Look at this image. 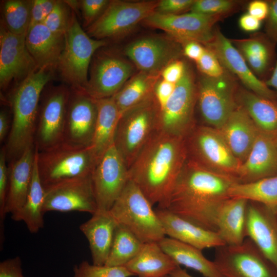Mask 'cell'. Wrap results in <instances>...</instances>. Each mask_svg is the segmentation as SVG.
I'll list each match as a JSON object with an SVG mask.
<instances>
[{"instance_id": "7dc6e473", "label": "cell", "mask_w": 277, "mask_h": 277, "mask_svg": "<svg viewBox=\"0 0 277 277\" xmlns=\"http://www.w3.org/2000/svg\"><path fill=\"white\" fill-rule=\"evenodd\" d=\"M269 12L265 25V33L277 45V0L267 1Z\"/></svg>"}, {"instance_id": "f546056e", "label": "cell", "mask_w": 277, "mask_h": 277, "mask_svg": "<svg viewBox=\"0 0 277 277\" xmlns=\"http://www.w3.org/2000/svg\"><path fill=\"white\" fill-rule=\"evenodd\" d=\"M248 201L242 198L229 197L219 207L215 219L216 232L225 244L239 245L246 238Z\"/></svg>"}, {"instance_id": "5b68a950", "label": "cell", "mask_w": 277, "mask_h": 277, "mask_svg": "<svg viewBox=\"0 0 277 277\" xmlns=\"http://www.w3.org/2000/svg\"><path fill=\"white\" fill-rule=\"evenodd\" d=\"M41 180L44 188L62 181L91 174L98 161L91 146L65 142L38 151L35 147Z\"/></svg>"}, {"instance_id": "94428289", "label": "cell", "mask_w": 277, "mask_h": 277, "mask_svg": "<svg viewBox=\"0 0 277 277\" xmlns=\"http://www.w3.org/2000/svg\"><path fill=\"white\" fill-rule=\"evenodd\" d=\"M164 277H169V276H168V275H167V276H164Z\"/></svg>"}, {"instance_id": "603a6c76", "label": "cell", "mask_w": 277, "mask_h": 277, "mask_svg": "<svg viewBox=\"0 0 277 277\" xmlns=\"http://www.w3.org/2000/svg\"><path fill=\"white\" fill-rule=\"evenodd\" d=\"M277 175V137L259 130L246 159L236 174L239 183H249Z\"/></svg>"}, {"instance_id": "f5cc1de1", "label": "cell", "mask_w": 277, "mask_h": 277, "mask_svg": "<svg viewBox=\"0 0 277 277\" xmlns=\"http://www.w3.org/2000/svg\"><path fill=\"white\" fill-rule=\"evenodd\" d=\"M241 29L247 32H257L261 26V21L248 13L243 14L239 19Z\"/></svg>"}, {"instance_id": "ee69618b", "label": "cell", "mask_w": 277, "mask_h": 277, "mask_svg": "<svg viewBox=\"0 0 277 277\" xmlns=\"http://www.w3.org/2000/svg\"><path fill=\"white\" fill-rule=\"evenodd\" d=\"M7 158L5 146L3 147L0 152V225H1V240L4 238V220L5 218L4 214L6 201L7 198L9 168L6 164Z\"/></svg>"}, {"instance_id": "d590c367", "label": "cell", "mask_w": 277, "mask_h": 277, "mask_svg": "<svg viewBox=\"0 0 277 277\" xmlns=\"http://www.w3.org/2000/svg\"><path fill=\"white\" fill-rule=\"evenodd\" d=\"M159 76L141 71L112 96L121 115L154 93Z\"/></svg>"}, {"instance_id": "9c48e42d", "label": "cell", "mask_w": 277, "mask_h": 277, "mask_svg": "<svg viewBox=\"0 0 277 277\" xmlns=\"http://www.w3.org/2000/svg\"><path fill=\"white\" fill-rule=\"evenodd\" d=\"M197 102V82L187 64L183 76L172 95L159 111L157 131L185 137L195 126L194 111Z\"/></svg>"}, {"instance_id": "ab89813d", "label": "cell", "mask_w": 277, "mask_h": 277, "mask_svg": "<svg viewBox=\"0 0 277 277\" xmlns=\"http://www.w3.org/2000/svg\"><path fill=\"white\" fill-rule=\"evenodd\" d=\"M73 277H130L133 275L125 267L90 264L86 261L75 265Z\"/></svg>"}, {"instance_id": "f907efd6", "label": "cell", "mask_w": 277, "mask_h": 277, "mask_svg": "<svg viewBox=\"0 0 277 277\" xmlns=\"http://www.w3.org/2000/svg\"><path fill=\"white\" fill-rule=\"evenodd\" d=\"M0 277H25L19 256L8 259L0 263Z\"/></svg>"}, {"instance_id": "9a60e30c", "label": "cell", "mask_w": 277, "mask_h": 277, "mask_svg": "<svg viewBox=\"0 0 277 277\" xmlns=\"http://www.w3.org/2000/svg\"><path fill=\"white\" fill-rule=\"evenodd\" d=\"M92 174L66 180L45 189L43 212L97 211Z\"/></svg>"}, {"instance_id": "74e56055", "label": "cell", "mask_w": 277, "mask_h": 277, "mask_svg": "<svg viewBox=\"0 0 277 277\" xmlns=\"http://www.w3.org/2000/svg\"><path fill=\"white\" fill-rule=\"evenodd\" d=\"M143 243L124 226L117 224L105 265L125 267L141 250Z\"/></svg>"}, {"instance_id": "60d3db41", "label": "cell", "mask_w": 277, "mask_h": 277, "mask_svg": "<svg viewBox=\"0 0 277 277\" xmlns=\"http://www.w3.org/2000/svg\"><path fill=\"white\" fill-rule=\"evenodd\" d=\"M243 2L233 0H195L190 12L222 17L237 10Z\"/></svg>"}, {"instance_id": "c3c4849f", "label": "cell", "mask_w": 277, "mask_h": 277, "mask_svg": "<svg viewBox=\"0 0 277 277\" xmlns=\"http://www.w3.org/2000/svg\"><path fill=\"white\" fill-rule=\"evenodd\" d=\"M186 64L180 59L170 63L161 72L163 79L172 83H177L183 76Z\"/></svg>"}, {"instance_id": "83f0119b", "label": "cell", "mask_w": 277, "mask_h": 277, "mask_svg": "<svg viewBox=\"0 0 277 277\" xmlns=\"http://www.w3.org/2000/svg\"><path fill=\"white\" fill-rule=\"evenodd\" d=\"M35 150L34 145L28 147L18 159L9 164L5 217L18 210L26 200L32 180Z\"/></svg>"}, {"instance_id": "7bdbcfd3", "label": "cell", "mask_w": 277, "mask_h": 277, "mask_svg": "<svg viewBox=\"0 0 277 277\" xmlns=\"http://www.w3.org/2000/svg\"><path fill=\"white\" fill-rule=\"evenodd\" d=\"M205 47L203 55L196 62L198 69L202 74L209 77H217L223 75L226 70L223 67L214 52Z\"/></svg>"}, {"instance_id": "44dd1931", "label": "cell", "mask_w": 277, "mask_h": 277, "mask_svg": "<svg viewBox=\"0 0 277 277\" xmlns=\"http://www.w3.org/2000/svg\"><path fill=\"white\" fill-rule=\"evenodd\" d=\"M132 65L123 58L107 55L93 64L84 92L95 100L111 97L125 85L132 75Z\"/></svg>"}, {"instance_id": "52a82bcc", "label": "cell", "mask_w": 277, "mask_h": 277, "mask_svg": "<svg viewBox=\"0 0 277 277\" xmlns=\"http://www.w3.org/2000/svg\"><path fill=\"white\" fill-rule=\"evenodd\" d=\"M104 39H93L80 26L74 13L65 35V45L57 67L64 80L74 90L84 91L92 55L106 45Z\"/></svg>"}, {"instance_id": "91938a15", "label": "cell", "mask_w": 277, "mask_h": 277, "mask_svg": "<svg viewBox=\"0 0 277 277\" xmlns=\"http://www.w3.org/2000/svg\"><path fill=\"white\" fill-rule=\"evenodd\" d=\"M169 277H193L185 270L179 266L173 270L169 275Z\"/></svg>"}, {"instance_id": "e0dca14e", "label": "cell", "mask_w": 277, "mask_h": 277, "mask_svg": "<svg viewBox=\"0 0 277 277\" xmlns=\"http://www.w3.org/2000/svg\"><path fill=\"white\" fill-rule=\"evenodd\" d=\"M180 44L174 40L146 37L128 45L125 53L141 71L160 75L167 65L183 53Z\"/></svg>"}, {"instance_id": "7a4b0ae2", "label": "cell", "mask_w": 277, "mask_h": 277, "mask_svg": "<svg viewBox=\"0 0 277 277\" xmlns=\"http://www.w3.org/2000/svg\"><path fill=\"white\" fill-rule=\"evenodd\" d=\"M187 159L184 137L157 131L129 168V179L163 209Z\"/></svg>"}, {"instance_id": "7c38bea8", "label": "cell", "mask_w": 277, "mask_h": 277, "mask_svg": "<svg viewBox=\"0 0 277 277\" xmlns=\"http://www.w3.org/2000/svg\"><path fill=\"white\" fill-rule=\"evenodd\" d=\"M159 1H110L100 16L87 30L91 37L103 39L122 36L155 11Z\"/></svg>"}, {"instance_id": "1f68e13d", "label": "cell", "mask_w": 277, "mask_h": 277, "mask_svg": "<svg viewBox=\"0 0 277 277\" xmlns=\"http://www.w3.org/2000/svg\"><path fill=\"white\" fill-rule=\"evenodd\" d=\"M236 100L260 131L277 137V99L263 97L238 87Z\"/></svg>"}, {"instance_id": "9f6ffc18", "label": "cell", "mask_w": 277, "mask_h": 277, "mask_svg": "<svg viewBox=\"0 0 277 277\" xmlns=\"http://www.w3.org/2000/svg\"><path fill=\"white\" fill-rule=\"evenodd\" d=\"M9 119L7 113L5 111L0 113V142H3L10 132Z\"/></svg>"}, {"instance_id": "8d00e7d4", "label": "cell", "mask_w": 277, "mask_h": 277, "mask_svg": "<svg viewBox=\"0 0 277 277\" xmlns=\"http://www.w3.org/2000/svg\"><path fill=\"white\" fill-rule=\"evenodd\" d=\"M230 197H238L261 204L277 213V175L249 183H234Z\"/></svg>"}, {"instance_id": "f1b7e54d", "label": "cell", "mask_w": 277, "mask_h": 277, "mask_svg": "<svg viewBox=\"0 0 277 277\" xmlns=\"http://www.w3.org/2000/svg\"><path fill=\"white\" fill-rule=\"evenodd\" d=\"M27 49L38 69L57 67L65 45V36L52 32L43 23L32 27L26 36Z\"/></svg>"}, {"instance_id": "681fc988", "label": "cell", "mask_w": 277, "mask_h": 277, "mask_svg": "<svg viewBox=\"0 0 277 277\" xmlns=\"http://www.w3.org/2000/svg\"><path fill=\"white\" fill-rule=\"evenodd\" d=\"M176 84L162 80L157 82L154 88V95L159 110L162 109L173 92Z\"/></svg>"}, {"instance_id": "11a10c76", "label": "cell", "mask_w": 277, "mask_h": 277, "mask_svg": "<svg viewBox=\"0 0 277 277\" xmlns=\"http://www.w3.org/2000/svg\"><path fill=\"white\" fill-rule=\"evenodd\" d=\"M45 18L46 16L40 0L32 1L31 19L28 31L35 25L43 23Z\"/></svg>"}, {"instance_id": "6da1fadb", "label": "cell", "mask_w": 277, "mask_h": 277, "mask_svg": "<svg viewBox=\"0 0 277 277\" xmlns=\"http://www.w3.org/2000/svg\"><path fill=\"white\" fill-rule=\"evenodd\" d=\"M237 180L187 159L165 207L205 229L216 231L217 210Z\"/></svg>"}, {"instance_id": "484cf974", "label": "cell", "mask_w": 277, "mask_h": 277, "mask_svg": "<svg viewBox=\"0 0 277 277\" xmlns=\"http://www.w3.org/2000/svg\"><path fill=\"white\" fill-rule=\"evenodd\" d=\"M216 129L241 164L248 156L259 132L247 112L238 104Z\"/></svg>"}, {"instance_id": "b9f144b4", "label": "cell", "mask_w": 277, "mask_h": 277, "mask_svg": "<svg viewBox=\"0 0 277 277\" xmlns=\"http://www.w3.org/2000/svg\"><path fill=\"white\" fill-rule=\"evenodd\" d=\"M71 16L65 1H57L52 12L46 17L43 24L53 33L65 36L69 26Z\"/></svg>"}, {"instance_id": "d4e9b609", "label": "cell", "mask_w": 277, "mask_h": 277, "mask_svg": "<svg viewBox=\"0 0 277 277\" xmlns=\"http://www.w3.org/2000/svg\"><path fill=\"white\" fill-rule=\"evenodd\" d=\"M230 39L253 73L261 81L267 80L276 62V44L261 32H255L246 38Z\"/></svg>"}, {"instance_id": "e575fe53", "label": "cell", "mask_w": 277, "mask_h": 277, "mask_svg": "<svg viewBox=\"0 0 277 277\" xmlns=\"http://www.w3.org/2000/svg\"><path fill=\"white\" fill-rule=\"evenodd\" d=\"M95 100L97 116L90 146L98 160L114 143L116 127L122 115L112 97Z\"/></svg>"}, {"instance_id": "2e32d148", "label": "cell", "mask_w": 277, "mask_h": 277, "mask_svg": "<svg viewBox=\"0 0 277 277\" xmlns=\"http://www.w3.org/2000/svg\"><path fill=\"white\" fill-rule=\"evenodd\" d=\"M70 93L57 88L46 97L38 112L34 146L38 151L53 148L64 142L67 106Z\"/></svg>"}, {"instance_id": "ac0fdd59", "label": "cell", "mask_w": 277, "mask_h": 277, "mask_svg": "<svg viewBox=\"0 0 277 277\" xmlns=\"http://www.w3.org/2000/svg\"><path fill=\"white\" fill-rule=\"evenodd\" d=\"M205 46L214 52L223 67L247 89L263 97L277 99L275 91L253 73L240 52L219 28L215 27L212 41Z\"/></svg>"}, {"instance_id": "4316f807", "label": "cell", "mask_w": 277, "mask_h": 277, "mask_svg": "<svg viewBox=\"0 0 277 277\" xmlns=\"http://www.w3.org/2000/svg\"><path fill=\"white\" fill-rule=\"evenodd\" d=\"M117 223L109 211H97L80 226L90 249L92 264L104 265L112 244Z\"/></svg>"}, {"instance_id": "277c9868", "label": "cell", "mask_w": 277, "mask_h": 277, "mask_svg": "<svg viewBox=\"0 0 277 277\" xmlns=\"http://www.w3.org/2000/svg\"><path fill=\"white\" fill-rule=\"evenodd\" d=\"M109 211L117 224L127 228L143 243L159 242L166 236L155 210L130 179Z\"/></svg>"}, {"instance_id": "db71d44e", "label": "cell", "mask_w": 277, "mask_h": 277, "mask_svg": "<svg viewBox=\"0 0 277 277\" xmlns=\"http://www.w3.org/2000/svg\"><path fill=\"white\" fill-rule=\"evenodd\" d=\"M184 45V55L195 62L202 56L205 48L202 44L196 42H189Z\"/></svg>"}, {"instance_id": "30bf717a", "label": "cell", "mask_w": 277, "mask_h": 277, "mask_svg": "<svg viewBox=\"0 0 277 277\" xmlns=\"http://www.w3.org/2000/svg\"><path fill=\"white\" fill-rule=\"evenodd\" d=\"M213 262L222 277H277V269L248 238L216 248Z\"/></svg>"}, {"instance_id": "6f0895ef", "label": "cell", "mask_w": 277, "mask_h": 277, "mask_svg": "<svg viewBox=\"0 0 277 277\" xmlns=\"http://www.w3.org/2000/svg\"><path fill=\"white\" fill-rule=\"evenodd\" d=\"M265 83L270 88H273L277 95V60L270 76Z\"/></svg>"}, {"instance_id": "d6986e66", "label": "cell", "mask_w": 277, "mask_h": 277, "mask_svg": "<svg viewBox=\"0 0 277 277\" xmlns=\"http://www.w3.org/2000/svg\"><path fill=\"white\" fill-rule=\"evenodd\" d=\"M26 35L11 32L2 24L0 30V85L6 88L12 80H24L38 69L26 45Z\"/></svg>"}, {"instance_id": "d6a6232c", "label": "cell", "mask_w": 277, "mask_h": 277, "mask_svg": "<svg viewBox=\"0 0 277 277\" xmlns=\"http://www.w3.org/2000/svg\"><path fill=\"white\" fill-rule=\"evenodd\" d=\"M45 194V189L38 172L35 150L32 180L26 200L18 210L11 214L13 221L23 222L32 233H37L44 225L43 206Z\"/></svg>"}, {"instance_id": "5bb4252c", "label": "cell", "mask_w": 277, "mask_h": 277, "mask_svg": "<svg viewBox=\"0 0 277 277\" xmlns=\"http://www.w3.org/2000/svg\"><path fill=\"white\" fill-rule=\"evenodd\" d=\"M91 177L97 211H109L129 180L128 168L114 143L97 161Z\"/></svg>"}, {"instance_id": "8992f818", "label": "cell", "mask_w": 277, "mask_h": 277, "mask_svg": "<svg viewBox=\"0 0 277 277\" xmlns=\"http://www.w3.org/2000/svg\"><path fill=\"white\" fill-rule=\"evenodd\" d=\"M159 107L154 93L124 113L118 122L114 146L128 168L157 131Z\"/></svg>"}, {"instance_id": "f6af8a7d", "label": "cell", "mask_w": 277, "mask_h": 277, "mask_svg": "<svg viewBox=\"0 0 277 277\" xmlns=\"http://www.w3.org/2000/svg\"><path fill=\"white\" fill-rule=\"evenodd\" d=\"M110 1L83 0L80 1L85 26L88 27L103 13Z\"/></svg>"}, {"instance_id": "7402d4cb", "label": "cell", "mask_w": 277, "mask_h": 277, "mask_svg": "<svg viewBox=\"0 0 277 277\" xmlns=\"http://www.w3.org/2000/svg\"><path fill=\"white\" fill-rule=\"evenodd\" d=\"M245 234L277 269V213L261 204L248 201Z\"/></svg>"}, {"instance_id": "4fadbf2b", "label": "cell", "mask_w": 277, "mask_h": 277, "mask_svg": "<svg viewBox=\"0 0 277 277\" xmlns=\"http://www.w3.org/2000/svg\"><path fill=\"white\" fill-rule=\"evenodd\" d=\"M222 18L192 12L169 14L154 11L144 22L164 31L180 44L196 42L205 46L212 41L215 24Z\"/></svg>"}, {"instance_id": "680465c9", "label": "cell", "mask_w": 277, "mask_h": 277, "mask_svg": "<svg viewBox=\"0 0 277 277\" xmlns=\"http://www.w3.org/2000/svg\"><path fill=\"white\" fill-rule=\"evenodd\" d=\"M40 2L46 17L53 10L57 1L40 0Z\"/></svg>"}, {"instance_id": "ffe728a7", "label": "cell", "mask_w": 277, "mask_h": 277, "mask_svg": "<svg viewBox=\"0 0 277 277\" xmlns=\"http://www.w3.org/2000/svg\"><path fill=\"white\" fill-rule=\"evenodd\" d=\"M97 116L96 100L74 90L68 101L64 142L82 147L91 145Z\"/></svg>"}, {"instance_id": "f35d334b", "label": "cell", "mask_w": 277, "mask_h": 277, "mask_svg": "<svg viewBox=\"0 0 277 277\" xmlns=\"http://www.w3.org/2000/svg\"><path fill=\"white\" fill-rule=\"evenodd\" d=\"M32 1L8 0L3 7L5 26L12 33L27 35L30 23Z\"/></svg>"}, {"instance_id": "bcb514c9", "label": "cell", "mask_w": 277, "mask_h": 277, "mask_svg": "<svg viewBox=\"0 0 277 277\" xmlns=\"http://www.w3.org/2000/svg\"><path fill=\"white\" fill-rule=\"evenodd\" d=\"M195 0H161L159 1L155 12L175 14L190 9Z\"/></svg>"}, {"instance_id": "3957f363", "label": "cell", "mask_w": 277, "mask_h": 277, "mask_svg": "<svg viewBox=\"0 0 277 277\" xmlns=\"http://www.w3.org/2000/svg\"><path fill=\"white\" fill-rule=\"evenodd\" d=\"M51 77L49 69H38L25 78L13 94L12 121L5 146L9 163L18 159L27 148L34 145L38 102Z\"/></svg>"}, {"instance_id": "836d02e7", "label": "cell", "mask_w": 277, "mask_h": 277, "mask_svg": "<svg viewBox=\"0 0 277 277\" xmlns=\"http://www.w3.org/2000/svg\"><path fill=\"white\" fill-rule=\"evenodd\" d=\"M161 248L180 265L192 269L205 277H222L213 261L207 259L201 250L165 236L158 242Z\"/></svg>"}, {"instance_id": "816d5d0a", "label": "cell", "mask_w": 277, "mask_h": 277, "mask_svg": "<svg viewBox=\"0 0 277 277\" xmlns=\"http://www.w3.org/2000/svg\"><path fill=\"white\" fill-rule=\"evenodd\" d=\"M248 13L261 21L265 19L269 12L267 1L254 0L249 2L247 6Z\"/></svg>"}, {"instance_id": "8fae6325", "label": "cell", "mask_w": 277, "mask_h": 277, "mask_svg": "<svg viewBox=\"0 0 277 277\" xmlns=\"http://www.w3.org/2000/svg\"><path fill=\"white\" fill-rule=\"evenodd\" d=\"M236 77L226 70L222 76L202 74L197 82V102L201 114L211 127L218 129L238 106Z\"/></svg>"}, {"instance_id": "ba28073f", "label": "cell", "mask_w": 277, "mask_h": 277, "mask_svg": "<svg viewBox=\"0 0 277 277\" xmlns=\"http://www.w3.org/2000/svg\"><path fill=\"white\" fill-rule=\"evenodd\" d=\"M184 138L188 159L236 179L241 163L216 129L195 126Z\"/></svg>"}, {"instance_id": "cb8c5ba5", "label": "cell", "mask_w": 277, "mask_h": 277, "mask_svg": "<svg viewBox=\"0 0 277 277\" xmlns=\"http://www.w3.org/2000/svg\"><path fill=\"white\" fill-rule=\"evenodd\" d=\"M155 210L168 237L201 250L225 245L216 231L205 229L167 209Z\"/></svg>"}, {"instance_id": "4dcf8cb0", "label": "cell", "mask_w": 277, "mask_h": 277, "mask_svg": "<svg viewBox=\"0 0 277 277\" xmlns=\"http://www.w3.org/2000/svg\"><path fill=\"white\" fill-rule=\"evenodd\" d=\"M180 266L158 242L143 244L136 255L125 267L138 277H164Z\"/></svg>"}]
</instances>
